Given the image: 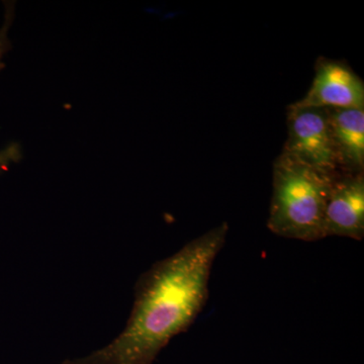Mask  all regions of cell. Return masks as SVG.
I'll list each match as a JSON object with an SVG mask.
<instances>
[{
  "label": "cell",
  "instance_id": "obj_1",
  "mask_svg": "<svg viewBox=\"0 0 364 364\" xmlns=\"http://www.w3.org/2000/svg\"><path fill=\"white\" fill-rule=\"evenodd\" d=\"M229 225L189 241L154 263L136 282L135 301L123 331L111 343L63 364H152L174 337L188 331L203 312L218 255Z\"/></svg>",
  "mask_w": 364,
  "mask_h": 364
},
{
  "label": "cell",
  "instance_id": "obj_2",
  "mask_svg": "<svg viewBox=\"0 0 364 364\" xmlns=\"http://www.w3.org/2000/svg\"><path fill=\"white\" fill-rule=\"evenodd\" d=\"M267 228L282 238L305 242L325 236V212L333 179L296 158L282 154L273 163Z\"/></svg>",
  "mask_w": 364,
  "mask_h": 364
},
{
  "label": "cell",
  "instance_id": "obj_3",
  "mask_svg": "<svg viewBox=\"0 0 364 364\" xmlns=\"http://www.w3.org/2000/svg\"><path fill=\"white\" fill-rule=\"evenodd\" d=\"M282 153L328 176L340 174L325 107H287V139Z\"/></svg>",
  "mask_w": 364,
  "mask_h": 364
},
{
  "label": "cell",
  "instance_id": "obj_4",
  "mask_svg": "<svg viewBox=\"0 0 364 364\" xmlns=\"http://www.w3.org/2000/svg\"><path fill=\"white\" fill-rule=\"evenodd\" d=\"M293 105L325 109H364L363 78L344 60L318 57L310 90Z\"/></svg>",
  "mask_w": 364,
  "mask_h": 364
},
{
  "label": "cell",
  "instance_id": "obj_5",
  "mask_svg": "<svg viewBox=\"0 0 364 364\" xmlns=\"http://www.w3.org/2000/svg\"><path fill=\"white\" fill-rule=\"evenodd\" d=\"M325 236L364 237V173H340L333 179L325 212Z\"/></svg>",
  "mask_w": 364,
  "mask_h": 364
},
{
  "label": "cell",
  "instance_id": "obj_6",
  "mask_svg": "<svg viewBox=\"0 0 364 364\" xmlns=\"http://www.w3.org/2000/svg\"><path fill=\"white\" fill-rule=\"evenodd\" d=\"M326 111L340 173H364V109Z\"/></svg>",
  "mask_w": 364,
  "mask_h": 364
},
{
  "label": "cell",
  "instance_id": "obj_7",
  "mask_svg": "<svg viewBox=\"0 0 364 364\" xmlns=\"http://www.w3.org/2000/svg\"><path fill=\"white\" fill-rule=\"evenodd\" d=\"M14 20V2H6V11H4V21L0 28V71L6 67L4 57L11 51V42L9 40V33Z\"/></svg>",
  "mask_w": 364,
  "mask_h": 364
}]
</instances>
